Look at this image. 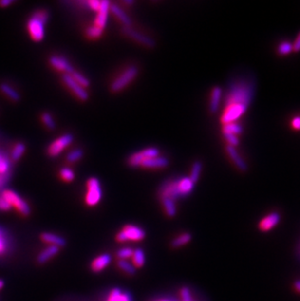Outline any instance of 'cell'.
I'll return each instance as SVG.
<instances>
[{"label":"cell","instance_id":"1","mask_svg":"<svg viewBox=\"0 0 300 301\" xmlns=\"http://www.w3.org/2000/svg\"><path fill=\"white\" fill-rule=\"evenodd\" d=\"M254 95V85L247 80H236L228 89L225 106L226 105H242L247 108Z\"/></svg>","mask_w":300,"mask_h":301},{"label":"cell","instance_id":"2","mask_svg":"<svg viewBox=\"0 0 300 301\" xmlns=\"http://www.w3.org/2000/svg\"><path fill=\"white\" fill-rule=\"evenodd\" d=\"M49 19V14L46 10H37L27 20V30L32 38L36 42L43 40L45 36V23Z\"/></svg>","mask_w":300,"mask_h":301},{"label":"cell","instance_id":"3","mask_svg":"<svg viewBox=\"0 0 300 301\" xmlns=\"http://www.w3.org/2000/svg\"><path fill=\"white\" fill-rule=\"evenodd\" d=\"M137 74H138V68L135 65H131L127 67L111 82L110 90L113 93H118L124 90L136 78Z\"/></svg>","mask_w":300,"mask_h":301},{"label":"cell","instance_id":"4","mask_svg":"<svg viewBox=\"0 0 300 301\" xmlns=\"http://www.w3.org/2000/svg\"><path fill=\"white\" fill-rule=\"evenodd\" d=\"M1 195L10 204L11 207L16 208L21 215L28 216L30 214L31 210L29 205L17 192L11 189H4Z\"/></svg>","mask_w":300,"mask_h":301},{"label":"cell","instance_id":"5","mask_svg":"<svg viewBox=\"0 0 300 301\" xmlns=\"http://www.w3.org/2000/svg\"><path fill=\"white\" fill-rule=\"evenodd\" d=\"M87 192L85 202L89 207L97 205L102 198V190L100 182L96 177H90L87 181Z\"/></svg>","mask_w":300,"mask_h":301},{"label":"cell","instance_id":"6","mask_svg":"<svg viewBox=\"0 0 300 301\" xmlns=\"http://www.w3.org/2000/svg\"><path fill=\"white\" fill-rule=\"evenodd\" d=\"M145 237V232L143 229L136 225H125L123 229L117 234L116 239L119 242H127V241H132L137 242L143 240Z\"/></svg>","mask_w":300,"mask_h":301},{"label":"cell","instance_id":"7","mask_svg":"<svg viewBox=\"0 0 300 301\" xmlns=\"http://www.w3.org/2000/svg\"><path fill=\"white\" fill-rule=\"evenodd\" d=\"M73 141V135L71 133H64L56 138L48 147L47 153L50 157L54 158L58 156L66 147H68Z\"/></svg>","mask_w":300,"mask_h":301},{"label":"cell","instance_id":"8","mask_svg":"<svg viewBox=\"0 0 300 301\" xmlns=\"http://www.w3.org/2000/svg\"><path fill=\"white\" fill-rule=\"evenodd\" d=\"M178 179H170V180H167L165 181L159 188L158 191V195L160 200L164 199V198H168L170 199L172 201L175 202V200H177L178 198L181 197L179 190H178Z\"/></svg>","mask_w":300,"mask_h":301},{"label":"cell","instance_id":"9","mask_svg":"<svg viewBox=\"0 0 300 301\" xmlns=\"http://www.w3.org/2000/svg\"><path fill=\"white\" fill-rule=\"evenodd\" d=\"M157 156H159V150L156 147H147L141 151L131 154L128 158V165L132 168H137L140 167L144 160Z\"/></svg>","mask_w":300,"mask_h":301},{"label":"cell","instance_id":"10","mask_svg":"<svg viewBox=\"0 0 300 301\" xmlns=\"http://www.w3.org/2000/svg\"><path fill=\"white\" fill-rule=\"evenodd\" d=\"M247 108L242 106V105H226L224 108V111L221 115L220 122L222 125L236 122L245 111Z\"/></svg>","mask_w":300,"mask_h":301},{"label":"cell","instance_id":"11","mask_svg":"<svg viewBox=\"0 0 300 301\" xmlns=\"http://www.w3.org/2000/svg\"><path fill=\"white\" fill-rule=\"evenodd\" d=\"M62 81L65 84V86L73 93V94L80 100L85 101L89 98V94L87 90L83 87H81L72 77L70 74H63L62 75Z\"/></svg>","mask_w":300,"mask_h":301},{"label":"cell","instance_id":"12","mask_svg":"<svg viewBox=\"0 0 300 301\" xmlns=\"http://www.w3.org/2000/svg\"><path fill=\"white\" fill-rule=\"evenodd\" d=\"M122 31L128 37L131 38L135 42H137V43H139V44H141V45H143V46H145L147 48H153L156 45L155 41L151 37H149V36H147V35L137 31V30L131 28V26H129V27L124 26L122 28Z\"/></svg>","mask_w":300,"mask_h":301},{"label":"cell","instance_id":"13","mask_svg":"<svg viewBox=\"0 0 300 301\" xmlns=\"http://www.w3.org/2000/svg\"><path fill=\"white\" fill-rule=\"evenodd\" d=\"M49 62L55 69L62 72L63 74H71L75 70L73 66L69 63V61L65 57L55 55L50 56Z\"/></svg>","mask_w":300,"mask_h":301},{"label":"cell","instance_id":"14","mask_svg":"<svg viewBox=\"0 0 300 301\" xmlns=\"http://www.w3.org/2000/svg\"><path fill=\"white\" fill-rule=\"evenodd\" d=\"M110 1L108 0H102L100 2V7L98 11L96 12V17L94 19V25L97 27L103 29L106 26L107 19H108V14L110 11Z\"/></svg>","mask_w":300,"mask_h":301},{"label":"cell","instance_id":"15","mask_svg":"<svg viewBox=\"0 0 300 301\" xmlns=\"http://www.w3.org/2000/svg\"><path fill=\"white\" fill-rule=\"evenodd\" d=\"M169 160L166 157L162 156H157L153 158H149L144 160L140 167L145 168V169H164L169 166Z\"/></svg>","mask_w":300,"mask_h":301},{"label":"cell","instance_id":"16","mask_svg":"<svg viewBox=\"0 0 300 301\" xmlns=\"http://www.w3.org/2000/svg\"><path fill=\"white\" fill-rule=\"evenodd\" d=\"M280 218L281 217L278 212H272L266 215L263 219H261V221L258 224V228L263 232L269 231L273 229L280 222Z\"/></svg>","mask_w":300,"mask_h":301},{"label":"cell","instance_id":"17","mask_svg":"<svg viewBox=\"0 0 300 301\" xmlns=\"http://www.w3.org/2000/svg\"><path fill=\"white\" fill-rule=\"evenodd\" d=\"M226 151L230 157V159L232 160V162L235 164V166L241 170V171H245L247 169V164L245 163V161L241 157V155L239 154V152L237 151V149L235 147L232 146H227L226 147Z\"/></svg>","mask_w":300,"mask_h":301},{"label":"cell","instance_id":"18","mask_svg":"<svg viewBox=\"0 0 300 301\" xmlns=\"http://www.w3.org/2000/svg\"><path fill=\"white\" fill-rule=\"evenodd\" d=\"M110 12L124 24V26L129 27L131 24V18L125 13V11L115 3L110 4Z\"/></svg>","mask_w":300,"mask_h":301},{"label":"cell","instance_id":"19","mask_svg":"<svg viewBox=\"0 0 300 301\" xmlns=\"http://www.w3.org/2000/svg\"><path fill=\"white\" fill-rule=\"evenodd\" d=\"M111 261V256L109 254H101L94 258L91 263V269L93 272L97 273L102 271Z\"/></svg>","mask_w":300,"mask_h":301},{"label":"cell","instance_id":"20","mask_svg":"<svg viewBox=\"0 0 300 301\" xmlns=\"http://www.w3.org/2000/svg\"><path fill=\"white\" fill-rule=\"evenodd\" d=\"M221 94H222V91L219 87H214L211 90L210 99H209V110L211 113L217 112L219 108L220 100H221Z\"/></svg>","mask_w":300,"mask_h":301},{"label":"cell","instance_id":"21","mask_svg":"<svg viewBox=\"0 0 300 301\" xmlns=\"http://www.w3.org/2000/svg\"><path fill=\"white\" fill-rule=\"evenodd\" d=\"M177 184H178V190H179L181 197L189 195L193 191L194 185H195V183L187 176L182 177V178H178Z\"/></svg>","mask_w":300,"mask_h":301},{"label":"cell","instance_id":"22","mask_svg":"<svg viewBox=\"0 0 300 301\" xmlns=\"http://www.w3.org/2000/svg\"><path fill=\"white\" fill-rule=\"evenodd\" d=\"M41 240L44 242V243H47L49 244L50 245H56L57 247H60V246H63L65 245V240L56 234H53V233H43L41 235Z\"/></svg>","mask_w":300,"mask_h":301},{"label":"cell","instance_id":"23","mask_svg":"<svg viewBox=\"0 0 300 301\" xmlns=\"http://www.w3.org/2000/svg\"><path fill=\"white\" fill-rule=\"evenodd\" d=\"M59 251V247L56 246V245H49L48 247H46L44 250H42L38 257H37V261L40 264L46 263L48 260H50L53 256H55L56 254H57V252Z\"/></svg>","mask_w":300,"mask_h":301},{"label":"cell","instance_id":"24","mask_svg":"<svg viewBox=\"0 0 300 301\" xmlns=\"http://www.w3.org/2000/svg\"><path fill=\"white\" fill-rule=\"evenodd\" d=\"M105 301H132V298L129 292H122L119 288H114Z\"/></svg>","mask_w":300,"mask_h":301},{"label":"cell","instance_id":"25","mask_svg":"<svg viewBox=\"0 0 300 301\" xmlns=\"http://www.w3.org/2000/svg\"><path fill=\"white\" fill-rule=\"evenodd\" d=\"M0 91L11 100L13 101H19L20 99L19 94L9 84L7 83H1L0 84Z\"/></svg>","mask_w":300,"mask_h":301},{"label":"cell","instance_id":"26","mask_svg":"<svg viewBox=\"0 0 300 301\" xmlns=\"http://www.w3.org/2000/svg\"><path fill=\"white\" fill-rule=\"evenodd\" d=\"M222 132L223 133H231V134H235L238 136V134L242 133L243 127L237 122L228 123L222 126Z\"/></svg>","mask_w":300,"mask_h":301},{"label":"cell","instance_id":"27","mask_svg":"<svg viewBox=\"0 0 300 301\" xmlns=\"http://www.w3.org/2000/svg\"><path fill=\"white\" fill-rule=\"evenodd\" d=\"M161 202H162V205L168 216L172 217L176 214V206H175L174 201L168 199V198H164V199H161Z\"/></svg>","mask_w":300,"mask_h":301},{"label":"cell","instance_id":"28","mask_svg":"<svg viewBox=\"0 0 300 301\" xmlns=\"http://www.w3.org/2000/svg\"><path fill=\"white\" fill-rule=\"evenodd\" d=\"M25 152V144L22 143V142H18L12 149L11 151V156H10V159L13 161V162H17L19 161L22 154Z\"/></svg>","mask_w":300,"mask_h":301},{"label":"cell","instance_id":"29","mask_svg":"<svg viewBox=\"0 0 300 301\" xmlns=\"http://www.w3.org/2000/svg\"><path fill=\"white\" fill-rule=\"evenodd\" d=\"M191 234L190 233H183L179 236H177L175 239L172 240L171 242V246L172 247H180L186 244H188L191 241Z\"/></svg>","mask_w":300,"mask_h":301},{"label":"cell","instance_id":"30","mask_svg":"<svg viewBox=\"0 0 300 301\" xmlns=\"http://www.w3.org/2000/svg\"><path fill=\"white\" fill-rule=\"evenodd\" d=\"M132 263L134 267H142L145 262V254L141 248H136L133 250L132 254Z\"/></svg>","mask_w":300,"mask_h":301},{"label":"cell","instance_id":"31","mask_svg":"<svg viewBox=\"0 0 300 301\" xmlns=\"http://www.w3.org/2000/svg\"><path fill=\"white\" fill-rule=\"evenodd\" d=\"M202 168H203V165L200 161H196L194 162L192 168H191V172H190V176L189 178L194 182L196 183L198 180H199V177L201 175V171H202Z\"/></svg>","mask_w":300,"mask_h":301},{"label":"cell","instance_id":"32","mask_svg":"<svg viewBox=\"0 0 300 301\" xmlns=\"http://www.w3.org/2000/svg\"><path fill=\"white\" fill-rule=\"evenodd\" d=\"M70 75H71V77H72L81 87H83V88L86 89V88H88V87L90 86V81H89V79H88L85 75H83L82 73H80V72L74 70Z\"/></svg>","mask_w":300,"mask_h":301},{"label":"cell","instance_id":"33","mask_svg":"<svg viewBox=\"0 0 300 301\" xmlns=\"http://www.w3.org/2000/svg\"><path fill=\"white\" fill-rule=\"evenodd\" d=\"M83 155H84V152H83L82 149H80V148L73 149V150H71V151L66 155V161H67L68 163H70V164L75 163V162L81 160L82 157H83Z\"/></svg>","mask_w":300,"mask_h":301},{"label":"cell","instance_id":"34","mask_svg":"<svg viewBox=\"0 0 300 301\" xmlns=\"http://www.w3.org/2000/svg\"><path fill=\"white\" fill-rule=\"evenodd\" d=\"M102 32H103V29L93 24L87 28L86 35L91 39H97L102 35Z\"/></svg>","mask_w":300,"mask_h":301},{"label":"cell","instance_id":"35","mask_svg":"<svg viewBox=\"0 0 300 301\" xmlns=\"http://www.w3.org/2000/svg\"><path fill=\"white\" fill-rule=\"evenodd\" d=\"M59 176L62 180L64 181H72L75 177V173L73 171V169H71L70 168H67V167H63L59 169Z\"/></svg>","mask_w":300,"mask_h":301},{"label":"cell","instance_id":"36","mask_svg":"<svg viewBox=\"0 0 300 301\" xmlns=\"http://www.w3.org/2000/svg\"><path fill=\"white\" fill-rule=\"evenodd\" d=\"M41 120H42L43 124H44L49 130L53 131V130L56 129L55 120H54L53 116H52L50 113H48V112L42 113V115H41Z\"/></svg>","mask_w":300,"mask_h":301},{"label":"cell","instance_id":"37","mask_svg":"<svg viewBox=\"0 0 300 301\" xmlns=\"http://www.w3.org/2000/svg\"><path fill=\"white\" fill-rule=\"evenodd\" d=\"M292 51H293V48H292V44L290 42L283 41L278 46V53L281 56H286V55L290 54Z\"/></svg>","mask_w":300,"mask_h":301},{"label":"cell","instance_id":"38","mask_svg":"<svg viewBox=\"0 0 300 301\" xmlns=\"http://www.w3.org/2000/svg\"><path fill=\"white\" fill-rule=\"evenodd\" d=\"M118 267L124 271L125 273L127 274H130V275H133L134 272H135V267L133 265H131V263H129L128 261L126 260H121L119 259L118 261Z\"/></svg>","mask_w":300,"mask_h":301},{"label":"cell","instance_id":"39","mask_svg":"<svg viewBox=\"0 0 300 301\" xmlns=\"http://www.w3.org/2000/svg\"><path fill=\"white\" fill-rule=\"evenodd\" d=\"M10 166H11V163H10L9 158H7L6 156H3L0 160V174L1 175L9 174Z\"/></svg>","mask_w":300,"mask_h":301},{"label":"cell","instance_id":"40","mask_svg":"<svg viewBox=\"0 0 300 301\" xmlns=\"http://www.w3.org/2000/svg\"><path fill=\"white\" fill-rule=\"evenodd\" d=\"M132 254H133V249L131 248V247H123V248L119 249L118 252H117V256L121 260H126V259L131 257Z\"/></svg>","mask_w":300,"mask_h":301},{"label":"cell","instance_id":"41","mask_svg":"<svg viewBox=\"0 0 300 301\" xmlns=\"http://www.w3.org/2000/svg\"><path fill=\"white\" fill-rule=\"evenodd\" d=\"M224 135V138L226 139V141L228 142L229 146H232V147H236L239 145L240 141H239V137L235 134H231V133H223Z\"/></svg>","mask_w":300,"mask_h":301},{"label":"cell","instance_id":"42","mask_svg":"<svg viewBox=\"0 0 300 301\" xmlns=\"http://www.w3.org/2000/svg\"><path fill=\"white\" fill-rule=\"evenodd\" d=\"M180 297L181 301H193L191 292L188 287H182L180 290Z\"/></svg>","mask_w":300,"mask_h":301},{"label":"cell","instance_id":"43","mask_svg":"<svg viewBox=\"0 0 300 301\" xmlns=\"http://www.w3.org/2000/svg\"><path fill=\"white\" fill-rule=\"evenodd\" d=\"M8 242H7V239L3 236H0V255L2 254H5L8 250Z\"/></svg>","mask_w":300,"mask_h":301},{"label":"cell","instance_id":"44","mask_svg":"<svg viewBox=\"0 0 300 301\" xmlns=\"http://www.w3.org/2000/svg\"><path fill=\"white\" fill-rule=\"evenodd\" d=\"M100 2L101 1H99V0H90V1H86L84 3L87 4L93 11L97 12L99 7H100Z\"/></svg>","mask_w":300,"mask_h":301},{"label":"cell","instance_id":"45","mask_svg":"<svg viewBox=\"0 0 300 301\" xmlns=\"http://www.w3.org/2000/svg\"><path fill=\"white\" fill-rule=\"evenodd\" d=\"M10 209H12L10 204L6 201V199L2 195H0V210L6 211V210H10Z\"/></svg>","mask_w":300,"mask_h":301},{"label":"cell","instance_id":"46","mask_svg":"<svg viewBox=\"0 0 300 301\" xmlns=\"http://www.w3.org/2000/svg\"><path fill=\"white\" fill-rule=\"evenodd\" d=\"M291 127L296 131H300V116H295L292 119Z\"/></svg>","mask_w":300,"mask_h":301},{"label":"cell","instance_id":"47","mask_svg":"<svg viewBox=\"0 0 300 301\" xmlns=\"http://www.w3.org/2000/svg\"><path fill=\"white\" fill-rule=\"evenodd\" d=\"M292 48H293V51H294V52L300 51V32H299V34L297 35V37H296L294 43L292 44Z\"/></svg>","mask_w":300,"mask_h":301},{"label":"cell","instance_id":"48","mask_svg":"<svg viewBox=\"0 0 300 301\" xmlns=\"http://www.w3.org/2000/svg\"><path fill=\"white\" fill-rule=\"evenodd\" d=\"M8 179H9V174H5V175L0 174V187L5 185L6 182L8 181Z\"/></svg>","mask_w":300,"mask_h":301},{"label":"cell","instance_id":"49","mask_svg":"<svg viewBox=\"0 0 300 301\" xmlns=\"http://www.w3.org/2000/svg\"><path fill=\"white\" fill-rule=\"evenodd\" d=\"M13 2H14L13 0H2V1H0V7L5 8V7L11 5Z\"/></svg>","mask_w":300,"mask_h":301},{"label":"cell","instance_id":"50","mask_svg":"<svg viewBox=\"0 0 300 301\" xmlns=\"http://www.w3.org/2000/svg\"><path fill=\"white\" fill-rule=\"evenodd\" d=\"M293 287H294V289H295L297 292L300 293V281H296V282H294V284H293Z\"/></svg>","mask_w":300,"mask_h":301},{"label":"cell","instance_id":"51","mask_svg":"<svg viewBox=\"0 0 300 301\" xmlns=\"http://www.w3.org/2000/svg\"><path fill=\"white\" fill-rule=\"evenodd\" d=\"M124 3H125V4H128V5H131V4L134 3V1H133V0H125Z\"/></svg>","mask_w":300,"mask_h":301},{"label":"cell","instance_id":"52","mask_svg":"<svg viewBox=\"0 0 300 301\" xmlns=\"http://www.w3.org/2000/svg\"><path fill=\"white\" fill-rule=\"evenodd\" d=\"M3 286H4V281L2 279H0V290L3 288Z\"/></svg>","mask_w":300,"mask_h":301},{"label":"cell","instance_id":"53","mask_svg":"<svg viewBox=\"0 0 300 301\" xmlns=\"http://www.w3.org/2000/svg\"><path fill=\"white\" fill-rule=\"evenodd\" d=\"M159 301H174V300H171V299H159Z\"/></svg>","mask_w":300,"mask_h":301},{"label":"cell","instance_id":"54","mask_svg":"<svg viewBox=\"0 0 300 301\" xmlns=\"http://www.w3.org/2000/svg\"><path fill=\"white\" fill-rule=\"evenodd\" d=\"M3 235H4V234H3V231L0 229V236H3Z\"/></svg>","mask_w":300,"mask_h":301},{"label":"cell","instance_id":"55","mask_svg":"<svg viewBox=\"0 0 300 301\" xmlns=\"http://www.w3.org/2000/svg\"><path fill=\"white\" fill-rule=\"evenodd\" d=\"M2 157H3V155L0 153V160H1V158H2Z\"/></svg>","mask_w":300,"mask_h":301},{"label":"cell","instance_id":"56","mask_svg":"<svg viewBox=\"0 0 300 301\" xmlns=\"http://www.w3.org/2000/svg\"><path fill=\"white\" fill-rule=\"evenodd\" d=\"M154 301H159V299L158 300H154Z\"/></svg>","mask_w":300,"mask_h":301}]
</instances>
